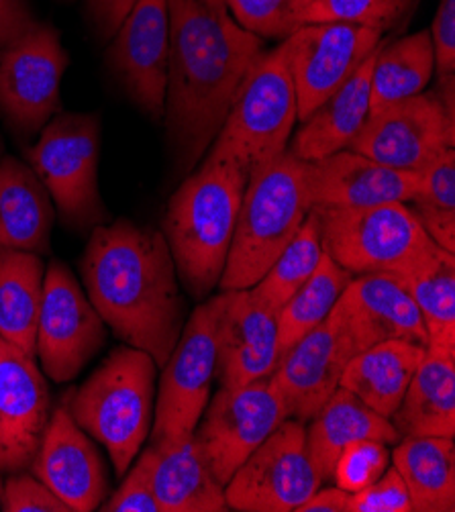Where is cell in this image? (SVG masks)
I'll return each instance as SVG.
<instances>
[{
  "label": "cell",
  "instance_id": "obj_1",
  "mask_svg": "<svg viewBox=\"0 0 455 512\" xmlns=\"http://www.w3.org/2000/svg\"><path fill=\"white\" fill-rule=\"evenodd\" d=\"M170 64L166 131L176 166L190 174L219 135L264 39L245 31L227 7L168 0Z\"/></svg>",
  "mask_w": 455,
  "mask_h": 512
},
{
  "label": "cell",
  "instance_id": "obj_2",
  "mask_svg": "<svg viewBox=\"0 0 455 512\" xmlns=\"http://www.w3.org/2000/svg\"><path fill=\"white\" fill-rule=\"evenodd\" d=\"M80 272L105 325L164 368L186 325V300L164 233L127 219L98 225Z\"/></svg>",
  "mask_w": 455,
  "mask_h": 512
},
{
  "label": "cell",
  "instance_id": "obj_3",
  "mask_svg": "<svg viewBox=\"0 0 455 512\" xmlns=\"http://www.w3.org/2000/svg\"><path fill=\"white\" fill-rule=\"evenodd\" d=\"M247 182L249 174L237 160L207 153L168 202L164 237L178 278L198 300L219 286Z\"/></svg>",
  "mask_w": 455,
  "mask_h": 512
},
{
  "label": "cell",
  "instance_id": "obj_4",
  "mask_svg": "<svg viewBox=\"0 0 455 512\" xmlns=\"http://www.w3.org/2000/svg\"><path fill=\"white\" fill-rule=\"evenodd\" d=\"M156 368L149 353L117 347L66 404L74 421L107 449L117 476L127 474L154 425Z\"/></svg>",
  "mask_w": 455,
  "mask_h": 512
},
{
  "label": "cell",
  "instance_id": "obj_5",
  "mask_svg": "<svg viewBox=\"0 0 455 512\" xmlns=\"http://www.w3.org/2000/svg\"><path fill=\"white\" fill-rule=\"evenodd\" d=\"M305 164L286 149L276 162L249 176L217 286L221 292L256 286L305 223L311 211Z\"/></svg>",
  "mask_w": 455,
  "mask_h": 512
},
{
  "label": "cell",
  "instance_id": "obj_6",
  "mask_svg": "<svg viewBox=\"0 0 455 512\" xmlns=\"http://www.w3.org/2000/svg\"><path fill=\"white\" fill-rule=\"evenodd\" d=\"M296 121L294 84L280 45L247 72L209 153L237 160L251 176L288 149Z\"/></svg>",
  "mask_w": 455,
  "mask_h": 512
},
{
  "label": "cell",
  "instance_id": "obj_7",
  "mask_svg": "<svg viewBox=\"0 0 455 512\" xmlns=\"http://www.w3.org/2000/svg\"><path fill=\"white\" fill-rule=\"evenodd\" d=\"M313 211L319 215L323 251L351 276H400L439 247L407 202H388L370 209Z\"/></svg>",
  "mask_w": 455,
  "mask_h": 512
},
{
  "label": "cell",
  "instance_id": "obj_8",
  "mask_svg": "<svg viewBox=\"0 0 455 512\" xmlns=\"http://www.w3.org/2000/svg\"><path fill=\"white\" fill-rule=\"evenodd\" d=\"M98 158L100 119L94 113H58L27 149L29 166L70 229L86 231L111 219L98 188Z\"/></svg>",
  "mask_w": 455,
  "mask_h": 512
},
{
  "label": "cell",
  "instance_id": "obj_9",
  "mask_svg": "<svg viewBox=\"0 0 455 512\" xmlns=\"http://www.w3.org/2000/svg\"><path fill=\"white\" fill-rule=\"evenodd\" d=\"M70 66L60 31L37 21L25 35L0 49V117L29 139L62 113L60 84Z\"/></svg>",
  "mask_w": 455,
  "mask_h": 512
},
{
  "label": "cell",
  "instance_id": "obj_10",
  "mask_svg": "<svg viewBox=\"0 0 455 512\" xmlns=\"http://www.w3.org/2000/svg\"><path fill=\"white\" fill-rule=\"evenodd\" d=\"M321 484L307 449V425L286 419L237 468L225 484V500L239 512H290Z\"/></svg>",
  "mask_w": 455,
  "mask_h": 512
},
{
  "label": "cell",
  "instance_id": "obj_11",
  "mask_svg": "<svg viewBox=\"0 0 455 512\" xmlns=\"http://www.w3.org/2000/svg\"><path fill=\"white\" fill-rule=\"evenodd\" d=\"M221 294L207 298L186 321L164 364L149 441L194 433L211 398L217 370V323Z\"/></svg>",
  "mask_w": 455,
  "mask_h": 512
},
{
  "label": "cell",
  "instance_id": "obj_12",
  "mask_svg": "<svg viewBox=\"0 0 455 512\" xmlns=\"http://www.w3.org/2000/svg\"><path fill=\"white\" fill-rule=\"evenodd\" d=\"M107 343V325L72 270L52 260L43 276L37 323V357L47 378L74 380Z\"/></svg>",
  "mask_w": 455,
  "mask_h": 512
},
{
  "label": "cell",
  "instance_id": "obj_13",
  "mask_svg": "<svg viewBox=\"0 0 455 512\" xmlns=\"http://www.w3.org/2000/svg\"><path fill=\"white\" fill-rule=\"evenodd\" d=\"M455 113L441 96L421 92L370 113L347 149L404 172H421L455 143Z\"/></svg>",
  "mask_w": 455,
  "mask_h": 512
},
{
  "label": "cell",
  "instance_id": "obj_14",
  "mask_svg": "<svg viewBox=\"0 0 455 512\" xmlns=\"http://www.w3.org/2000/svg\"><path fill=\"white\" fill-rule=\"evenodd\" d=\"M286 408L270 378L223 388L207 404L194 437L213 476L225 486L237 468L286 421Z\"/></svg>",
  "mask_w": 455,
  "mask_h": 512
},
{
  "label": "cell",
  "instance_id": "obj_15",
  "mask_svg": "<svg viewBox=\"0 0 455 512\" xmlns=\"http://www.w3.org/2000/svg\"><path fill=\"white\" fill-rule=\"evenodd\" d=\"M380 43V31L351 23H311L286 37L280 45L294 84L296 119H309Z\"/></svg>",
  "mask_w": 455,
  "mask_h": 512
},
{
  "label": "cell",
  "instance_id": "obj_16",
  "mask_svg": "<svg viewBox=\"0 0 455 512\" xmlns=\"http://www.w3.org/2000/svg\"><path fill=\"white\" fill-rule=\"evenodd\" d=\"M327 321L349 360L390 339L429 345L415 300L392 274L353 276Z\"/></svg>",
  "mask_w": 455,
  "mask_h": 512
},
{
  "label": "cell",
  "instance_id": "obj_17",
  "mask_svg": "<svg viewBox=\"0 0 455 512\" xmlns=\"http://www.w3.org/2000/svg\"><path fill=\"white\" fill-rule=\"evenodd\" d=\"M113 74L135 105L154 121L164 117L170 64L168 0H137L107 51Z\"/></svg>",
  "mask_w": 455,
  "mask_h": 512
},
{
  "label": "cell",
  "instance_id": "obj_18",
  "mask_svg": "<svg viewBox=\"0 0 455 512\" xmlns=\"http://www.w3.org/2000/svg\"><path fill=\"white\" fill-rule=\"evenodd\" d=\"M29 470L72 512L100 508L109 492L103 457L92 437L74 421L66 404H60L49 415Z\"/></svg>",
  "mask_w": 455,
  "mask_h": 512
},
{
  "label": "cell",
  "instance_id": "obj_19",
  "mask_svg": "<svg viewBox=\"0 0 455 512\" xmlns=\"http://www.w3.org/2000/svg\"><path fill=\"white\" fill-rule=\"evenodd\" d=\"M280 360L278 313L254 288L221 292L217 370L223 388L270 378Z\"/></svg>",
  "mask_w": 455,
  "mask_h": 512
},
{
  "label": "cell",
  "instance_id": "obj_20",
  "mask_svg": "<svg viewBox=\"0 0 455 512\" xmlns=\"http://www.w3.org/2000/svg\"><path fill=\"white\" fill-rule=\"evenodd\" d=\"M47 382L35 357L0 337V472H27L47 427Z\"/></svg>",
  "mask_w": 455,
  "mask_h": 512
},
{
  "label": "cell",
  "instance_id": "obj_21",
  "mask_svg": "<svg viewBox=\"0 0 455 512\" xmlns=\"http://www.w3.org/2000/svg\"><path fill=\"white\" fill-rule=\"evenodd\" d=\"M311 209H370L388 202H411L419 192V172L382 166L362 153L341 149L305 164Z\"/></svg>",
  "mask_w": 455,
  "mask_h": 512
},
{
  "label": "cell",
  "instance_id": "obj_22",
  "mask_svg": "<svg viewBox=\"0 0 455 512\" xmlns=\"http://www.w3.org/2000/svg\"><path fill=\"white\" fill-rule=\"evenodd\" d=\"M347 362L349 357L327 319L296 341L270 376L286 417L307 425L339 388Z\"/></svg>",
  "mask_w": 455,
  "mask_h": 512
},
{
  "label": "cell",
  "instance_id": "obj_23",
  "mask_svg": "<svg viewBox=\"0 0 455 512\" xmlns=\"http://www.w3.org/2000/svg\"><path fill=\"white\" fill-rule=\"evenodd\" d=\"M154 449L151 486L160 512H225V486L213 476L194 433L149 441Z\"/></svg>",
  "mask_w": 455,
  "mask_h": 512
},
{
  "label": "cell",
  "instance_id": "obj_24",
  "mask_svg": "<svg viewBox=\"0 0 455 512\" xmlns=\"http://www.w3.org/2000/svg\"><path fill=\"white\" fill-rule=\"evenodd\" d=\"M386 41L358 66L309 119L294 133L288 151L302 162H317L347 149L370 117V84L378 51Z\"/></svg>",
  "mask_w": 455,
  "mask_h": 512
},
{
  "label": "cell",
  "instance_id": "obj_25",
  "mask_svg": "<svg viewBox=\"0 0 455 512\" xmlns=\"http://www.w3.org/2000/svg\"><path fill=\"white\" fill-rule=\"evenodd\" d=\"M54 221V200L33 168L15 156L0 160V247L47 255Z\"/></svg>",
  "mask_w": 455,
  "mask_h": 512
},
{
  "label": "cell",
  "instance_id": "obj_26",
  "mask_svg": "<svg viewBox=\"0 0 455 512\" xmlns=\"http://www.w3.org/2000/svg\"><path fill=\"white\" fill-rule=\"evenodd\" d=\"M309 423L307 449L323 482L333 480L337 455L347 445L366 439L382 441L386 445L400 441V433L390 419L372 411L356 394L341 386Z\"/></svg>",
  "mask_w": 455,
  "mask_h": 512
},
{
  "label": "cell",
  "instance_id": "obj_27",
  "mask_svg": "<svg viewBox=\"0 0 455 512\" xmlns=\"http://www.w3.org/2000/svg\"><path fill=\"white\" fill-rule=\"evenodd\" d=\"M427 347L402 339L382 341L351 357L339 386L356 394L372 411L390 419L400 406Z\"/></svg>",
  "mask_w": 455,
  "mask_h": 512
},
{
  "label": "cell",
  "instance_id": "obj_28",
  "mask_svg": "<svg viewBox=\"0 0 455 512\" xmlns=\"http://www.w3.org/2000/svg\"><path fill=\"white\" fill-rule=\"evenodd\" d=\"M400 437L455 435V353L427 347L396 413L390 417Z\"/></svg>",
  "mask_w": 455,
  "mask_h": 512
},
{
  "label": "cell",
  "instance_id": "obj_29",
  "mask_svg": "<svg viewBox=\"0 0 455 512\" xmlns=\"http://www.w3.org/2000/svg\"><path fill=\"white\" fill-rule=\"evenodd\" d=\"M413 510H455V445L451 437H400L390 453Z\"/></svg>",
  "mask_w": 455,
  "mask_h": 512
},
{
  "label": "cell",
  "instance_id": "obj_30",
  "mask_svg": "<svg viewBox=\"0 0 455 512\" xmlns=\"http://www.w3.org/2000/svg\"><path fill=\"white\" fill-rule=\"evenodd\" d=\"M45 264L41 255L0 247V337L37 355V323Z\"/></svg>",
  "mask_w": 455,
  "mask_h": 512
},
{
  "label": "cell",
  "instance_id": "obj_31",
  "mask_svg": "<svg viewBox=\"0 0 455 512\" xmlns=\"http://www.w3.org/2000/svg\"><path fill=\"white\" fill-rule=\"evenodd\" d=\"M411 294L431 349L455 353V258L437 247L409 272L394 276Z\"/></svg>",
  "mask_w": 455,
  "mask_h": 512
},
{
  "label": "cell",
  "instance_id": "obj_32",
  "mask_svg": "<svg viewBox=\"0 0 455 512\" xmlns=\"http://www.w3.org/2000/svg\"><path fill=\"white\" fill-rule=\"evenodd\" d=\"M435 72V56L429 31L384 43L372 68L370 113L392 102L425 92Z\"/></svg>",
  "mask_w": 455,
  "mask_h": 512
},
{
  "label": "cell",
  "instance_id": "obj_33",
  "mask_svg": "<svg viewBox=\"0 0 455 512\" xmlns=\"http://www.w3.org/2000/svg\"><path fill=\"white\" fill-rule=\"evenodd\" d=\"M351 274L343 270L329 253L323 258L313 276L302 284L278 311V349L280 357L307 333L319 327L333 311L335 302L351 282Z\"/></svg>",
  "mask_w": 455,
  "mask_h": 512
},
{
  "label": "cell",
  "instance_id": "obj_34",
  "mask_svg": "<svg viewBox=\"0 0 455 512\" xmlns=\"http://www.w3.org/2000/svg\"><path fill=\"white\" fill-rule=\"evenodd\" d=\"M321 258V223L319 215L311 209L298 233L278 255V260L270 266L264 278L251 288L278 313L280 306L313 276Z\"/></svg>",
  "mask_w": 455,
  "mask_h": 512
},
{
  "label": "cell",
  "instance_id": "obj_35",
  "mask_svg": "<svg viewBox=\"0 0 455 512\" xmlns=\"http://www.w3.org/2000/svg\"><path fill=\"white\" fill-rule=\"evenodd\" d=\"M425 233L445 251H455V151H443L419 172V192L407 202Z\"/></svg>",
  "mask_w": 455,
  "mask_h": 512
},
{
  "label": "cell",
  "instance_id": "obj_36",
  "mask_svg": "<svg viewBox=\"0 0 455 512\" xmlns=\"http://www.w3.org/2000/svg\"><path fill=\"white\" fill-rule=\"evenodd\" d=\"M315 0H225L229 15L239 27L260 39H286L309 25Z\"/></svg>",
  "mask_w": 455,
  "mask_h": 512
},
{
  "label": "cell",
  "instance_id": "obj_37",
  "mask_svg": "<svg viewBox=\"0 0 455 512\" xmlns=\"http://www.w3.org/2000/svg\"><path fill=\"white\" fill-rule=\"evenodd\" d=\"M413 0H315L311 23H351L380 33L398 25L409 13Z\"/></svg>",
  "mask_w": 455,
  "mask_h": 512
},
{
  "label": "cell",
  "instance_id": "obj_38",
  "mask_svg": "<svg viewBox=\"0 0 455 512\" xmlns=\"http://www.w3.org/2000/svg\"><path fill=\"white\" fill-rule=\"evenodd\" d=\"M388 462L390 451L386 443L374 439L351 443L337 455L333 482L349 494L360 492L388 470Z\"/></svg>",
  "mask_w": 455,
  "mask_h": 512
},
{
  "label": "cell",
  "instance_id": "obj_39",
  "mask_svg": "<svg viewBox=\"0 0 455 512\" xmlns=\"http://www.w3.org/2000/svg\"><path fill=\"white\" fill-rule=\"evenodd\" d=\"M137 462L131 464L133 470L127 474L117 492L100 504L103 512H160L158 500L151 486V470H154V449L151 445L135 457Z\"/></svg>",
  "mask_w": 455,
  "mask_h": 512
},
{
  "label": "cell",
  "instance_id": "obj_40",
  "mask_svg": "<svg viewBox=\"0 0 455 512\" xmlns=\"http://www.w3.org/2000/svg\"><path fill=\"white\" fill-rule=\"evenodd\" d=\"M3 512H72L52 490L33 474H9L0 498Z\"/></svg>",
  "mask_w": 455,
  "mask_h": 512
},
{
  "label": "cell",
  "instance_id": "obj_41",
  "mask_svg": "<svg viewBox=\"0 0 455 512\" xmlns=\"http://www.w3.org/2000/svg\"><path fill=\"white\" fill-rule=\"evenodd\" d=\"M349 512H413V502L407 484L392 466L374 484L349 496Z\"/></svg>",
  "mask_w": 455,
  "mask_h": 512
},
{
  "label": "cell",
  "instance_id": "obj_42",
  "mask_svg": "<svg viewBox=\"0 0 455 512\" xmlns=\"http://www.w3.org/2000/svg\"><path fill=\"white\" fill-rule=\"evenodd\" d=\"M431 43L437 84H453L455 78V0H441L433 19Z\"/></svg>",
  "mask_w": 455,
  "mask_h": 512
},
{
  "label": "cell",
  "instance_id": "obj_43",
  "mask_svg": "<svg viewBox=\"0 0 455 512\" xmlns=\"http://www.w3.org/2000/svg\"><path fill=\"white\" fill-rule=\"evenodd\" d=\"M137 5V0H84L86 19L100 41H109Z\"/></svg>",
  "mask_w": 455,
  "mask_h": 512
},
{
  "label": "cell",
  "instance_id": "obj_44",
  "mask_svg": "<svg viewBox=\"0 0 455 512\" xmlns=\"http://www.w3.org/2000/svg\"><path fill=\"white\" fill-rule=\"evenodd\" d=\"M35 23L29 0H0V49L25 35Z\"/></svg>",
  "mask_w": 455,
  "mask_h": 512
},
{
  "label": "cell",
  "instance_id": "obj_45",
  "mask_svg": "<svg viewBox=\"0 0 455 512\" xmlns=\"http://www.w3.org/2000/svg\"><path fill=\"white\" fill-rule=\"evenodd\" d=\"M349 496L339 486L319 488L296 512H349Z\"/></svg>",
  "mask_w": 455,
  "mask_h": 512
},
{
  "label": "cell",
  "instance_id": "obj_46",
  "mask_svg": "<svg viewBox=\"0 0 455 512\" xmlns=\"http://www.w3.org/2000/svg\"><path fill=\"white\" fill-rule=\"evenodd\" d=\"M7 156L5 153V137H3V131H0V160H3Z\"/></svg>",
  "mask_w": 455,
  "mask_h": 512
},
{
  "label": "cell",
  "instance_id": "obj_47",
  "mask_svg": "<svg viewBox=\"0 0 455 512\" xmlns=\"http://www.w3.org/2000/svg\"><path fill=\"white\" fill-rule=\"evenodd\" d=\"M205 3L215 5V7H227V5H225V0H205Z\"/></svg>",
  "mask_w": 455,
  "mask_h": 512
},
{
  "label": "cell",
  "instance_id": "obj_48",
  "mask_svg": "<svg viewBox=\"0 0 455 512\" xmlns=\"http://www.w3.org/2000/svg\"><path fill=\"white\" fill-rule=\"evenodd\" d=\"M0 498H3V480H0Z\"/></svg>",
  "mask_w": 455,
  "mask_h": 512
},
{
  "label": "cell",
  "instance_id": "obj_49",
  "mask_svg": "<svg viewBox=\"0 0 455 512\" xmlns=\"http://www.w3.org/2000/svg\"><path fill=\"white\" fill-rule=\"evenodd\" d=\"M64 3H74V0H64Z\"/></svg>",
  "mask_w": 455,
  "mask_h": 512
}]
</instances>
